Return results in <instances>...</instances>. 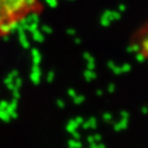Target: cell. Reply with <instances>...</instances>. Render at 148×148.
<instances>
[{
	"label": "cell",
	"instance_id": "obj_1",
	"mask_svg": "<svg viewBox=\"0 0 148 148\" xmlns=\"http://www.w3.org/2000/svg\"><path fill=\"white\" fill-rule=\"evenodd\" d=\"M41 9L40 0H0V38L10 35L28 16Z\"/></svg>",
	"mask_w": 148,
	"mask_h": 148
}]
</instances>
